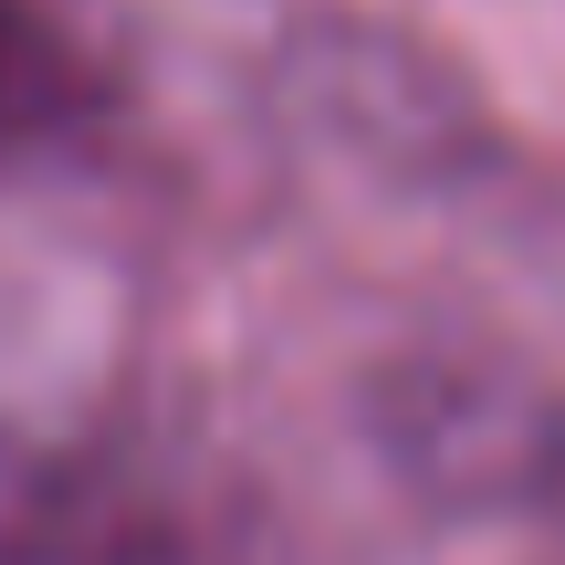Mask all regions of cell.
Instances as JSON below:
<instances>
[{
	"label": "cell",
	"instance_id": "1",
	"mask_svg": "<svg viewBox=\"0 0 565 565\" xmlns=\"http://www.w3.org/2000/svg\"><path fill=\"white\" fill-rule=\"evenodd\" d=\"M95 116V74L84 53L32 11V0H0V137H63V126Z\"/></svg>",
	"mask_w": 565,
	"mask_h": 565
}]
</instances>
